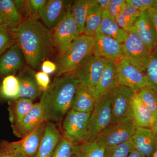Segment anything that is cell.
Wrapping results in <instances>:
<instances>
[{
  "mask_svg": "<svg viewBox=\"0 0 157 157\" xmlns=\"http://www.w3.org/2000/svg\"><path fill=\"white\" fill-rule=\"evenodd\" d=\"M133 148L145 157H152L157 149V137L151 128L137 127L131 139Z\"/></svg>",
  "mask_w": 157,
  "mask_h": 157,
  "instance_id": "18",
  "label": "cell"
},
{
  "mask_svg": "<svg viewBox=\"0 0 157 157\" xmlns=\"http://www.w3.org/2000/svg\"><path fill=\"white\" fill-rule=\"evenodd\" d=\"M45 120L43 107L40 103L34 104L32 109L19 123L11 126L15 136L23 138L35 131Z\"/></svg>",
  "mask_w": 157,
  "mask_h": 157,
  "instance_id": "14",
  "label": "cell"
},
{
  "mask_svg": "<svg viewBox=\"0 0 157 157\" xmlns=\"http://www.w3.org/2000/svg\"><path fill=\"white\" fill-rule=\"evenodd\" d=\"M137 94L140 100L152 113L155 120L157 115V94L151 88L147 87L140 90Z\"/></svg>",
  "mask_w": 157,
  "mask_h": 157,
  "instance_id": "33",
  "label": "cell"
},
{
  "mask_svg": "<svg viewBox=\"0 0 157 157\" xmlns=\"http://www.w3.org/2000/svg\"><path fill=\"white\" fill-rule=\"evenodd\" d=\"M36 74L33 69L29 65L24 66L19 70L17 76L19 82V98L33 101L41 97L42 92L37 83Z\"/></svg>",
  "mask_w": 157,
  "mask_h": 157,
  "instance_id": "16",
  "label": "cell"
},
{
  "mask_svg": "<svg viewBox=\"0 0 157 157\" xmlns=\"http://www.w3.org/2000/svg\"><path fill=\"white\" fill-rule=\"evenodd\" d=\"M152 157H157V149L156 151L155 152L154 154L153 155Z\"/></svg>",
  "mask_w": 157,
  "mask_h": 157,
  "instance_id": "49",
  "label": "cell"
},
{
  "mask_svg": "<svg viewBox=\"0 0 157 157\" xmlns=\"http://www.w3.org/2000/svg\"><path fill=\"white\" fill-rule=\"evenodd\" d=\"M91 112L82 113L71 109L67 113L62 125L65 138L73 145L88 140L89 121Z\"/></svg>",
  "mask_w": 157,
  "mask_h": 157,
  "instance_id": "4",
  "label": "cell"
},
{
  "mask_svg": "<svg viewBox=\"0 0 157 157\" xmlns=\"http://www.w3.org/2000/svg\"><path fill=\"white\" fill-rule=\"evenodd\" d=\"M109 93L112 112L110 124L132 119V101L136 93L122 85L117 86Z\"/></svg>",
  "mask_w": 157,
  "mask_h": 157,
  "instance_id": "5",
  "label": "cell"
},
{
  "mask_svg": "<svg viewBox=\"0 0 157 157\" xmlns=\"http://www.w3.org/2000/svg\"><path fill=\"white\" fill-rule=\"evenodd\" d=\"M152 8L157 11V0H156L155 2L154 5Z\"/></svg>",
  "mask_w": 157,
  "mask_h": 157,
  "instance_id": "48",
  "label": "cell"
},
{
  "mask_svg": "<svg viewBox=\"0 0 157 157\" xmlns=\"http://www.w3.org/2000/svg\"><path fill=\"white\" fill-rule=\"evenodd\" d=\"M123 58L142 72H145L152 52L135 32L131 31L122 44Z\"/></svg>",
  "mask_w": 157,
  "mask_h": 157,
  "instance_id": "7",
  "label": "cell"
},
{
  "mask_svg": "<svg viewBox=\"0 0 157 157\" xmlns=\"http://www.w3.org/2000/svg\"><path fill=\"white\" fill-rule=\"evenodd\" d=\"M31 13L33 18H39V11L45 6L47 1L46 0H29Z\"/></svg>",
  "mask_w": 157,
  "mask_h": 157,
  "instance_id": "41",
  "label": "cell"
},
{
  "mask_svg": "<svg viewBox=\"0 0 157 157\" xmlns=\"http://www.w3.org/2000/svg\"><path fill=\"white\" fill-rule=\"evenodd\" d=\"M45 122L41 124L35 131L21 140L14 142L8 141L9 146L24 157H34L42 141L45 129Z\"/></svg>",
  "mask_w": 157,
  "mask_h": 157,
  "instance_id": "15",
  "label": "cell"
},
{
  "mask_svg": "<svg viewBox=\"0 0 157 157\" xmlns=\"http://www.w3.org/2000/svg\"><path fill=\"white\" fill-rule=\"evenodd\" d=\"M0 157H24L9 146L8 141L2 140L0 142Z\"/></svg>",
  "mask_w": 157,
  "mask_h": 157,
  "instance_id": "39",
  "label": "cell"
},
{
  "mask_svg": "<svg viewBox=\"0 0 157 157\" xmlns=\"http://www.w3.org/2000/svg\"><path fill=\"white\" fill-rule=\"evenodd\" d=\"M14 43L19 45L27 63L37 69L52 53L53 46L50 31L38 18L24 19L10 32Z\"/></svg>",
  "mask_w": 157,
  "mask_h": 157,
  "instance_id": "1",
  "label": "cell"
},
{
  "mask_svg": "<svg viewBox=\"0 0 157 157\" xmlns=\"http://www.w3.org/2000/svg\"><path fill=\"white\" fill-rule=\"evenodd\" d=\"M23 20L14 1L0 0V26L11 32Z\"/></svg>",
  "mask_w": 157,
  "mask_h": 157,
  "instance_id": "21",
  "label": "cell"
},
{
  "mask_svg": "<svg viewBox=\"0 0 157 157\" xmlns=\"http://www.w3.org/2000/svg\"><path fill=\"white\" fill-rule=\"evenodd\" d=\"M117 84L127 86L137 93L144 88L150 87V84L144 72L122 58L115 63Z\"/></svg>",
  "mask_w": 157,
  "mask_h": 157,
  "instance_id": "9",
  "label": "cell"
},
{
  "mask_svg": "<svg viewBox=\"0 0 157 157\" xmlns=\"http://www.w3.org/2000/svg\"><path fill=\"white\" fill-rule=\"evenodd\" d=\"M41 69L42 72L48 75L56 71L57 66L53 62L49 60H45L41 65Z\"/></svg>",
  "mask_w": 157,
  "mask_h": 157,
  "instance_id": "42",
  "label": "cell"
},
{
  "mask_svg": "<svg viewBox=\"0 0 157 157\" xmlns=\"http://www.w3.org/2000/svg\"><path fill=\"white\" fill-rule=\"evenodd\" d=\"M147 11L154 25L157 37V11L151 8L149 9Z\"/></svg>",
  "mask_w": 157,
  "mask_h": 157,
  "instance_id": "44",
  "label": "cell"
},
{
  "mask_svg": "<svg viewBox=\"0 0 157 157\" xmlns=\"http://www.w3.org/2000/svg\"><path fill=\"white\" fill-rule=\"evenodd\" d=\"M140 12L127 4L125 8L116 18V21L121 29L129 33L140 15Z\"/></svg>",
  "mask_w": 157,
  "mask_h": 157,
  "instance_id": "30",
  "label": "cell"
},
{
  "mask_svg": "<svg viewBox=\"0 0 157 157\" xmlns=\"http://www.w3.org/2000/svg\"><path fill=\"white\" fill-rule=\"evenodd\" d=\"M117 86L115 63L107 60L106 67L99 83L92 89L96 99L110 92Z\"/></svg>",
  "mask_w": 157,
  "mask_h": 157,
  "instance_id": "22",
  "label": "cell"
},
{
  "mask_svg": "<svg viewBox=\"0 0 157 157\" xmlns=\"http://www.w3.org/2000/svg\"><path fill=\"white\" fill-rule=\"evenodd\" d=\"M107 59L92 55L74 72L79 84L93 88L99 83L102 77Z\"/></svg>",
  "mask_w": 157,
  "mask_h": 157,
  "instance_id": "11",
  "label": "cell"
},
{
  "mask_svg": "<svg viewBox=\"0 0 157 157\" xmlns=\"http://www.w3.org/2000/svg\"><path fill=\"white\" fill-rule=\"evenodd\" d=\"M132 112V120L137 127L151 128L154 124L155 117L137 93L133 98Z\"/></svg>",
  "mask_w": 157,
  "mask_h": 157,
  "instance_id": "23",
  "label": "cell"
},
{
  "mask_svg": "<svg viewBox=\"0 0 157 157\" xmlns=\"http://www.w3.org/2000/svg\"><path fill=\"white\" fill-rule=\"evenodd\" d=\"M127 5L132 6L140 12L146 11L142 0H126Z\"/></svg>",
  "mask_w": 157,
  "mask_h": 157,
  "instance_id": "43",
  "label": "cell"
},
{
  "mask_svg": "<svg viewBox=\"0 0 157 157\" xmlns=\"http://www.w3.org/2000/svg\"><path fill=\"white\" fill-rule=\"evenodd\" d=\"M128 157H145L143 155L135 149H133L129 154Z\"/></svg>",
  "mask_w": 157,
  "mask_h": 157,
  "instance_id": "46",
  "label": "cell"
},
{
  "mask_svg": "<svg viewBox=\"0 0 157 157\" xmlns=\"http://www.w3.org/2000/svg\"><path fill=\"white\" fill-rule=\"evenodd\" d=\"M111 104L109 93L96 100L88 124L89 140H94L111 122Z\"/></svg>",
  "mask_w": 157,
  "mask_h": 157,
  "instance_id": "6",
  "label": "cell"
},
{
  "mask_svg": "<svg viewBox=\"0 0 157 157\" xmlns=\"http://www.w3.org/2000/svg\"><path fill=\"white\" fill-rule=\"evenodd\" d=\"M51 157H76L73 153V144L64 137H62Z\"/></svg>",
  "mask_w": 157,
  "mask_h": 157,
  "instance_id": "35",
  "label": "cell"
},
{
  "mask_svg": "<svg viewBox=\"0 0 157 157\" xmlns=\"http://www.w3.org/2000/svg\"><path fill=\"white\" fill-rule=\"evenodd\" d=\"M73 3L66 0L47 1L39 11V18L48 29H53L70 10Z\"/></svg>",
  "mask_w": 157,
  "mask_h": 157,
  "instance_id": "12",
  "label": "cell"
},
{
  "mask_svg": "<svg viewBox=\"0 0 157 157\" xmlns=\"http://www.w3.org/2000/svg\"><path fill=\"white\" fill-rule=\"evenodd\" d=\"M62 138L54 124L50 122H45L42 141L38 151L34 157H51Z\"/></svg>",
  "mask_w": 157,
  "mask_h": 157,
  "instance_id": "20",
  "label": "cell"
},
{
  "mask_svg": "<svg viewBox=\"0 0 157 157\" xmlns=\"http://www.w3.org/2000/svg\"><path fill=\"white\" fill-rule=\"evenodd\" d=\"M97 4V0H76L73 2L71 13L78 26L80 35L83 33L86 16L90 9Z\"/></svg>",
  "mask_w": 157,
  "mask_h": 157,
  "instance_id": "27",
  "label": "cell"
},
{
  "mask_svg": "<svg viewBox=\"0 0 157 157\" xmlns=\"http://www.w3.org/2000/svg\"><path fill=\"white\" fill-rule=\"evenodd\" d=\"M93 55L114 62L123 58L122 44L112 37L97 31L94 36Z\"/></svg>",
  "mask_w": 157,
  "mask_h": 157,
  "instance_id": "13",
  "label": "cell"
},
{
  "mask_svg": "<svg viewBox=\"0 0 157 157\" xmlns=\"http://www.w3.org/2000/svg\"><path fill=\"white\" fill-rule=\"evenodd\" d=\"M151 129H152L155 135L157 137V115L156 117L155 120L154 124L152 127Z\"/></svg>",
  "mask_w": 157,
  "mask_h": 157,
  "instance_id": "47",
  "label": "cell"
},
{
  "mask_svg": "<svg viewBox=\"0 0 157 157\" xmlns=\"http://www.w3.org/2000/svg\"><path fill=\"white\" fill-rule=\"evenodd\" d=\"M131 31H134L138 35L151 51H152L157 46L156 33L147 11L140 12Z\"/></svg>",
  "mask_w": 157,
  "mask_h": 157,
  "instance_id": "17",
  "label": "cell"
},
{
  "mask_svg": "<svg viewBox=\"0 0 157 157\" xmlns=\"http://www.w3.org/2000/svg\"><path fill=\"white\" fill-rule=\"evenodd\" d=\"M36 80L42 92L46 90L50 85V77L48 74L41 71L36 74Z\"/></svg>",
  "mask_w": 157,
  "mask_h": 157,
  "instance_id": "40",
  "label": "cell"
},
{
  "mask_svg": "<svg viewBox=\"0 0 157 157\" xmlns=\"http://www.w3.org/2000/svg\"><path fill=\"white\" fill-rule=\"evenodd\" d=\"M144 72L149 82L150 88L157 94V46L152 51Z\"/></svg>",
  "mask_w": 157,
  "mask_h": 157,
  "instance_id": "32",
  "label": "cell"
},
{
  "mask_svg": "<svg viewBox=\"0 0 157 157\" xmlns=\"http://www.w3.org/2000/svg\"><path fill=\"white\" fill-rule=\"evenodd\" d=\"M103 11L98 4L90 9L86 19L84 35L94 37L101 25Z\"/></svg>",
  "mask_w": 157,
  "mask_h": 157,
  "instance_id": "29",
  "label": "cell"
},
{
  "mask_svg": "<svg viewBox=\"0 0 157 157\" xmlns=\"http://www.w3.org/2000/svg\"><path fill=\"white\" fill-rule=\"evenodd\" d=\"M133 148L131 139L116 146L105 148L104 157H128Z\"/></svg>",
  "mask_w": 157,
  "mask_h": 157,
  "instance_id": "34",
  "label": "cell"
},
{
  "mask_svg": "<svg viewBox=\"0 0 157 157\" xmlns=\"http://www.w3.org/2000/svg\"><path fill=\"white\" fill-rule=\"evenodd\" d=\"M24 60L19 45L14 43L0 56V76L6 77L14 74L23 67Z\"/></svg>",
  "mask_w": 157,
  "mask_h": 157,
  "instance_id": "19",
  "label": "cell"
},
{
  "mask_svg": "<svg viewBox=\"0 0 157 157\" xmlns=\"http://www.w3.org/2000/svg\"><path fill=\"white\" fill-rule=\"evenodd\" d=\"M53 30L52 42L59 55L64 53L72 42L80 35L78 26L71 14V9Z\"/></svg>",
  "mask_w": 157,
  "mask_h": 157,
  "instance_id": "10",
  "label": "cell"
},
{
  "mask_svg": "<svg viewBox=\"0 0 157 157\" xmlns=\"http://www.w3.org/2000/svg\"><path fill=\"white\" fill-rule=\"evenodd\" d=\"M127 6L125 0H110L107 10L114 19H116Z\"/></svg>",
  "mask_w": 157,
  "mask_h": 157,
  "instance_id": "38",
  "label": "cell"
},
{
  "mask_svg": "<svg viewBox=\"0 0 157 157\" xmlns=\"http://www.w3.org/2000/svg\"><path fill=\"white\" fill-rule=\"evenodd\" d=\"M94 45V37L84 34L79 35L58 58L56 76L73 73L86 59L93 55Z\"/></svg>",
  "mask_w": 157,
  "mask_h": 157,
  "instance_id": "3",
  "label": "cell"
},
{
  "mask_svg": "<svg viewBox=\"0 0 157 157\" xmlns=\"http://www.w3.org/2000/svg\"><path fill=\"white\" fill-rule=\"evenodd\" d=\"M96 100L91 88L79 84L73 98L71 109L79 112H91Z\"/></svg>",
  "mask_w": 157,
  "mask_h": 157,
  "instance_id": "24",
  "label": "cell"
},
{
  "mask_svg": "<svg viewBox=\"0 0 157 157\" xmlns=\"http://www.w3.org/2000/svg\"><path fill=\"white\" fill-rule=\"evenodd\" d=\"M14 5L24 19L33 18L29 0H14Z\"/></svg>",
  "mask_w": 157,
  "mask_h": 157,
  "instance_id": "37",
  "label": "cell"
},
{
  "mask_svg": "<svg viewBox=\"0 0 157 157\" xmlns=\"http://www.w3.org/2000/svg\"><path fill=\"white\" fill-rule=\"evenodd\" d=\"M19 82L17 76H6L0 86V95L9 101L19 98Z\"/></svg>",
  "mask_w": 157,
  "mask_h": 157,
  "instance_id": "31",
  "label": "cell"
},
{
  "mask_svg": "<svg viewBox=\"0 0 157 157\" xmlns=\"http://www.w3.org/2000/svg\"><path fill=\"white\" fill-rule=\"evenodd\" d=\"M137 126L132 119L110 124L96 137L98 143L104 148L116 146L130 140Z\"/></svg>",
  "mask_w": 157,
  "mask_h": 157,
  "instance_id": "8",
  "label": "cell"
},
{
  "mask_svg": "<svg viewBox=\"0 0 157 157\" xmlns=\"http://www.w3.org/2000/svg\"><path fill=\"white\" fill-rule=\"evenodd\" d=\"M33 101L26 98H19L8 102L9 119L13 126L21 121L34 106Z\"/></svg>",
  "mask_w": 157,
  "mask_h": 157,
  "instance_id": "26",
  "label": "cell"
},
{
  "mask_svg": "<svg viewBox=\"0 0 157 157\" xmlns=\"http://www.w3.org/2000/svg\"><path fill=\"white\" fill-rule=\"evenodd\" d=\"M73 151L76 157H104L105 148L94 140L74 144Z\"/></svg>",
  "mask_w": 157,
  "mask_h": 157,
  "instance_id": "28",
  "label": "cell"
},
{
  "mask_svg": "<svg viewBox=\"0 0 157 157\" xmlns=\"http://www.w3.org/2000/svg\"><path fill=\"white\" fill-rule=\"evenodd\" d=\"M110 2V0H97V4L103 11L107 10Z\"/></svg>",
  "mask_w": 157,
  "mask_h": 157,
  "instance_id": "45",
  "label": "cell"
},
{
  "mask_svg": "<svg viewBox=\"0 0 157 157\" xmlns=\"http://www.w3.org/2000/svg\"><path fill=\"white\" fill-rule=\"evenodd\" d=\"M14 44L11 33L0 26V56Z\"/></svg>",
  "mask_w": 157,
  "mask_h": 157,
  "instance_id": "36",
  "label": "cell"
},
{
  "mask_svg": "<svg viewBox=\"0 0 157 157\" xmlns=\"http://www.w3.org/2000/svg\"><path fill=\"white\" fill-rule=\"evenodd\" d=\"M79 82L73 73L57 76L45 91L39 102L46 121L59 122L71 109Z\"/></svg>",
  "mask_w": 157,
  "mask_h": 157,
  "instance_id": "2",
  "label": "cell"
},
{
  "mask_svg": "<svg viewBox=\"0 0 157 157\" xmlns=\"http://www.w3.org/2000/svg\"><path fill=\"white\" fill-rule=\"evenodd\" d=\"M98 32L109 37L122 44L128 37V33L118 25L115 19L108 10L103 11L102 21Z\"/></svg>",
  "mask_w": 157,
  "mask_h": 157,
  "instance_id": "25",
  "label": "cell"
}]
</instances>
